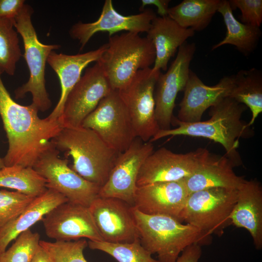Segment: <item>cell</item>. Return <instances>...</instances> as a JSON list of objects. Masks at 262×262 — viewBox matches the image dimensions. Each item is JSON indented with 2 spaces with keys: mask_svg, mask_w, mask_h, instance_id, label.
I'll return each mask as SVG.
<instances>
[{
  "mask_svg": "<svg viewBox=\"0 0 262 262\" xmlns=\"http://www.w3.org/2000/svg\"><path fill=\"white\" fill-rule=\"evenodd\" d=\"M2 73L0 70V116L8 142L3 163L6 166L33 167L63 127L59 120L40 118L33 103L16 102L3 83Z\"/></svg>",
  "mask_w": 262,
  "mask_h": 262,
  "instance_id": "6da1fadb",
  "label": "cell"
},
{
  "mask_svg": "<svg viewBox=\"0 0 262 262\" xmlns=\"http://www.w3.org/2000/svg\"><path fill=\"white\" fill-rule=\"evenodd\" d=\"M247 107L230 97L222 99L210 107V118L204 121L185 123L173 116L174 129L160 130L149 141L152 143L168 136L185 135L209 139L219 143L226 151L225 156L235 166L242 164L237 150L240 138H248L254 134L248 123L242 120Z\"/></svg>",
  "mask_w": 262,
  "mask_h": 262,
  "instance_id": "7a4b0ae2",
  "label": "cell"
},
{
  "mask_svg": "<svg viewBox=\"0 0 262 262\" xmlns=\"http://www.w3.org/2000/svg\"><path fill=\"white\" fill-rule=\"evenodd\" d=\"M132 213L141 245L159 262H176L188 246L210 244L211 235L171 216L147 214L133 207Z\"/></svg>",
  "mask_w": 262,
  "mask_h": 262,
  "instance_id": "3957f363",
  "label": "cell"
},
{
  "mask_svg": "<svg viewBox=\"0 0 262 262\" xmlns=\"http://www.w3.org/2000/svg\"><path fill=\"white\" fill-rule=\"evenodd\" d=\"M51 142L71 156V168L87 181L102 187L120 153L108 147L92 130L79 126L63 127Z\"/></svg>",
  "mask_w": 262,
  "mask_h": 262,
  "instance_id": "277c9868",
  "label": "cell"
},
{
  "mask_svg": "<svg viewBox=\"0 0 262 262\" xmlns=\"http://www.w3.org/2000/svg\"><path fill=\"white\" fill-rule=\"evenodd\" d=\"M107 47L97 61L112 90L125 86L138 71L150 67L156 59L153 43L139 33L127 32L109 36Z\"/></svg>",
  "mask_w": 262,
  "mask_h": 262,
  "instance_id": "5b68a950",
  "label": "cell"
},
{
  "mask_svg": "<svg viewBox=\"0 0 262 262\" xmlns=\"http://www.w3.org/2000/svg\"><path fill=\"white\" fill-rule=\"evenodd\" d=\"M33 10L25 4L14 20V26L23 39V57L28 66V81L15 91L16 99L23 98L28 93L32 96V103L38 111L45 112L51 106V101L46 88L45 69L49 55L58 49V44H44L41 42L32 21Z\"/></svg>",
  "mask_w": 262,
  "mask_h": 262,
  "instance_id": "8992f818",
  "label": "cell"
},
{
  "mask_svg": "<svg viewBox=\"0 0 262 262\" xmlns=\"http://www.w3.org/2000/svg\"><path fill=\"white\" fill-rule=\"evenodd\" d=\"M237 189L212 188L189 194L180 221L211 235L221 232L229 223Z\"/></svg>",
  "mask_w": 262,
  "mask_h": 262,
  "instance_id": "52a82bcc",
  "label": "cell"
},
{
  "mask_svg": "<svg viewBox=\"0 0 262 262\" xmlns=\"http://www.w3.org/2000/svg\"><path fill=\"white\" fill-rule=\"evenodd\" d=\"M161 73L148 67L139 70L117 90L129 112L136 137L148 142L160 130L155 115L154 91Z\"/></svg>",
  "mask_w": 262,
  "mask_h": 262,
  "instance_id": "ba28073f",
  "label": "cell"
},
{
  "mask_svg": "<svg viewBox=\"0 0 262 262\" xmlns=\"http://www.w3.org/2000/svg\"><path fill=\"white\" fill-rule=\"evenodd\" d=\"M59 154L52 143L33 168L46 180L47 188L63 195L67 202L89 207L98 196L100 187L77 173L68 165V160L60 158Z\"/></svg>",
  "mask_w": 262,
  "mask_h": 262,
  "instance_id": "9c48e42d",
  "label": "cell"
},
{
  "mask_svg": "<svg viewBox=\"0 0 262 262\" xmlns=\"http://www.w3.org/2000/svg\"><path fill=\"white\" fill-rule=\"evenodd\" d=\"M81 126L93 130L118 153L125 151L136 138L129 112L117 90H112L103 98Z\"/></svg>",
  "mask_w": 262,
  "mask_h": 262,
  "instance_id": "30bf717a",
  "label": "cell"
},
{
  "mask_svg": "<svg viewBox=\"0 0 262 262\" xmlns=\"http://www.w3.org/2000/svg\"><path fill=\"white\" fill-rule=\"evenodd\" d=\"M112 90L99 64L87 68L67 96L59 119L63 127H77Z\"/></svg>",
  "mask_w": 262,
  "mask_h": 262,
  "instance_id": "8fae6325",
  "label": "cell"
},
{
  "mask_svg": "<svg viewBox=\"0 0 262 262\" xmlns=\"http://www.w3.org/2000/svg\"><path fill=\"white\" fill-rule=\"evenodd\" d=\"M196 49L194 43L183 44L179 48L167 71L161 73L157 81L154 91L155 115L160 130L171 129L176 97L179 92L184 89Z\"/></svg>",
  "mask_w": 262,
  "mask_h": 262,
  "instance_id": "7c38bea8",
  "label": "cell"
},
{
  "mask_svg": "<svg viewBox=\"0 0 262 262\" xmlns=\"http://www.w3.org/2000/svg\"><path fill=\"white\" fill-rule=\"evenodd\" d=\"M203 148L186 153H176L161 147L150 154L142 165L137 187L178 181L192 175L209 153Z\"/></svg>",
  "mask_w": 262,
  "mask_h": 262,
  "instance_id": "4fadbf2b",
  "label": "cell"
},
{
  "mask_svg": "<svg viewBox=\"0 0 262 262\" xmlns=\"http://www.w3.org/2000/svg\"><path fill=\"white\" fill-rule=\"evenodd\" d=\"M153 148L149 141L135 138L130 146L119 154L107 181L100 188L98 196L118 198L133 207L138 173Z\"/></svg>",
  "mask_w": 262,
  "mask_h": 262,
  "instance_id": "5bb4252c",
  "label": "cell"
},
{
  "mask_svg": "<svg viewBox=\"0 0 262 262\" xmlns=\"http://www.w3.org/2000/svg\"><path fill=\"white\" fill-rule=\"evenodd\" d=\"M41 221L47 236L56 241L83 238L103 241L88 207L66 202L47 213Z\"/></svg>",
  "mask_w": 262,
  "mask_h": 262,
  "instance_id": "9a60e30c",
  "label": "cell"
},
{
  "mask_svg": "<svg viewBox=\"0 0 262 262\" xmlns=\"http://www.w3.org/2000/svg\"><path fill=\"white\" fill-rule=\"evenodd\" d=\"M103 241L131 243L139 239L132 206L118 198L98 196L89 207Z\"/></svg>",
  "mask_w": 262,
  "mask_h": 262,
  "instance_id": "2e32d148",
  "label": "cell"
},
{
  "mask_svg": "<svg viewBox=\"0 0 262 262\" xmlns=\"http://www.w3.org/2000/svg\"><path fill=\"white\" fill-rule=\"evenodd\" d=\"M156 16L150 9L143 10L139 14L123 16L115 10L112 0H106L98 20L91 23L78 22L71 27L69 34L79 41L80 50H82L90 39L99 32H107L109 36L121 31L138 33H147Z\"/></svg>",
  "mask_w": 262,
  "mask_h": 262,
  "instance_id": "e0dca14e",
  "label": "cell"
},
{
  "mask_svg": "<svg viewBox=\"0 0 262 262\" xmlns=\"http://www.w3.org/2000/svg\"><path fill=\"white\" fill-rule=\"evenodd\" d=\"M234 84L233 75L224 76L215 85L208 86L190 70L177 118L185 123L200 121L207 109L229 97Z\"/></svg>",
  "mask_w": 262,
  "mask_h": 262,
  "instance_id": "ac0fdd59",
  "label": "cell"
},
{
  "mask_svg": "<svg viewBox=\"0 0 262 262\" xmlns=\"http://www.w3.org/2000/svg\"><path fill=\"white\" fill-rule=\"evenodd\" d=\"M188 195L182 179L156 182L137 187L133 207L146 214L166 215L180 221Z\"/></svg>",
  "mask_w": 262,
  "mask_h": 262,
  "instance_id": "d6986e66",
  "label": "cell"
},
{
  "mask_svg": "<svg viewBox=\"0 0 262 262\" xmlns=\"http://www.w3.org/2000/svg\"><path fill=\"white\" fill-rule=\"evenodd\" d=\"M107 47V44H105L95 50L75 55L57 53L55 51L50 52L47 63L59 79L61 92L56 106L48 118L53 120L60 118L66 98L81 78L82 70L90 63L97 62Z\"/></svg>",
  "mask_w": 262,
  "mask_h": 262,
  "instance_id": "ffe728a7",
  "label": "cell"
},
{
  "mask_svg": "<svg viewBox=\"0 0 262 262\" xmlns=\"http://www.w3.org/2000/svg\"><path fill=\"white\" fill-rule=\"evenodd\" d=\"M230 223L246 229L257 249L262 248V188L256 180H245L237 189V199L229 216Z\"/></svg>",
  "mask_w": 262,
  "mask_h": 262,
  "instance_id": "44dd1931",
  "label": "cell"
},
{
  "mask_svg": "<svg viewBox=\"0 0 262 262\" xmlns=\"http://www.w3.org/2000/svg\"><path fill=\"white\" fill-rule=\"evenodd\" d=\"M234 166L225 155L209 152L196 171L182 180L189 194L212 188L238 189L246 180L235 174Z\"/></svg>",
  "mask_w": 262,
  "mask_h": 262,
  "instance_id": "7402d4cb",
  "label": "cell"
},
{
  "mask_svg": "<svg viewBox=\"0 0 262 262\" xmlns=\"http://www.w3.org/2000/svg\"><path fill=\"white\" fill-rule=\"evenodd\" d=\"M147 33L156 51L152 69L160 71L167 70L169 61L177 49L195 34L193 30L180 26L168 16H156Z\"/></svg>",
  "mask_w": 262,
  "mask_h": 262,
  "instance_id": "603a6c76",
  "label": "cell"
},
{
  "mask_svg": "<svg viewBox=\"0 0 262 262\" xmlns=\"http://www.w3.org/2000/svg\"><path fill=\"white\" fill-rule=\"evenodd\" d=\"M67 201L63 195L49 188L34 197L21 213L0 229V255L20 233L42 220L54 208Z\"/></svg>",
  "mask_w": 262,
  "mask_h": 262,
  "instance_id": "cb8c5ba5",
  "label": "cell"
},
{
  "mask_svg": "<svg viewBox=\"0 0 262 262\" xmlns=\"http://www.w3.org/2000/svg\"><path fill=\"white\" fill-rule=\"evenodd\" d=\"M229 0H221L217 12L223 16L227 28L224 38L213 45V50L225 45H231L244 55L247 56L256 48L261 37L260 28L244 24L234 17Z\"/></svg>",
  "mask_w": 262,
  "mask_h": 262,
  "instance_id": "d4e9b609",
  "label": "cell"
},
{
  "mask_svg": "<svg viewBox=\"0 0 262 262\" xmlns=\"http://www.w3.org/2000/svg\"><path fill=\"white\" fill-rule=\"evenodd\" d=\"M221 0H184L168 9L167 16L180 26L201 31L217 12Z\"/></svg>",
  "mask_w": 262,
  "mask_h": 262,
  "instance_id": "484cf974",
  "label": "cell"
},
{
  "mask_svg": "<svg viewBox=\"0 0 262 262\" xmlns=\"http://www.w3.org/2000/svg\"><path fill=\"white\" fill-rule=\"evenodd\" d=\"M234 76V84L229 97L248 107L251 118L247 123L251 127L262 112V74L252 68L241 70Z\"/></svg>",
  "mask_w": 262,
  "mask_h": 262,
  "instance_id": "4316f807",
  "label": "cell"
},
{
  "mask_svg": "<svg viewBox=\"0 0 262 262\" xmlns=\"http://www.w3.org/2000/svg\"><path fill=\"white\" fill-rule=\"evenodd\" d=\"M0 187L14 189L34 197L48 189L46 180L33 167L19 165L4 166L0 169Z\"/></svg>",
  "mask_w": 262,
  "mask_h": 262,
  "instance_id": "83f0119b",
  "label": "cell"
},
{
  "mask_svg": "<svg viewBox=\"0 0 262 262\" xmlns=\"http://www.w3.org/2000/svg\"><path fill=\"white\" fill-rule=\"evenodd\" d=\"M21 56L18 33L14 26V20L0 19V70L13 76L16 63Z\"/></svg>",
  "mask_w": 262,
  "mask_h": 262,
  "instance_id": "f1b7e54d",
  "label": "cell"
},
{
  "mask_svg": "<svg viewBox=\"0 0 262 262\" xmlns=\"http://www.w3.org/2000/svg\"><path fill=\"white\" fill-rule=\"evenodd\" d=\"M87 242L90 249L104 252L118 262H159L142 246L139 239L127 243L90 240Z\"/></svg>",
  "mask_w": 262,
  "mask_h": 262,
  "instance_id": "f546056e",
  "label": "cell"
},
{
  "mask_svg": "<svg viewBox=\"0 0 262 262\" xmlns=\"http://www.w3.org/2000/svg\"><path fill=\"white\" fill-rule=\"evenodd\" d=\"M39 245L52 262H88L83 255V250L88 246L85 239L52 242L40 240Z\"/></svg>",
  "mask_w": 262,
  "mask_h": 262,
  "instance_id": "4dcf8cb0",
  "label": "cell"
},
{
  "mask_svg": "<svg viewBox=\"0 0 262 262\" xmlns=\"http://www.w3.org/2000/svg\"><path fill=\"white\" fill-rule=\"evenodd\" d=\"M40 235L29 229L20 233L12 245L0 255V262H31L40 246Z\"/></svg>",
  "mask_w": 262,
  "mask_h": 262,
  "instance_id": "1f68e13d",
  "label": "cell"
},
{
  "mask_svg": "<svg viewBox=\"0 0 262 262\" xmlns=\"http://www.w3.org/2000/svg\"><path fill=\"white\" fill-rule=\"evenodd\" d=\"M34 198L18 191L0 190V229L16 218Z\"/></svg>",
  "mask_w": 262,
  "mask_h": 262,
  "instance_id": "d6a6232c",
  "label": "cell"
},
{
  "mask_svg": "<svg viewBox=\"0 0 262 262\" xmlns=\"http://www.w3.org/2000/svg\"><path fill=\"white\" fill-rule=\"evenodd\" d=\"M232 10L238 8L241 12V22L260 28L262 23V0H229Z\"/></svg>",
  "mask_w": 262,
  "mask_h": 262,
  "instance_id": "836d02e7",
  "label": "cell"
},
{
  "mask_svg": "<svg viewBox=\"0 0 262 262\" xmlns=\"http://www.w3.org/2000/svg\"><path fill=\"white\" fill-rule=\"evenodd\" d=\"M25 4L24 0H0V19L14 20Z\"/></svg>",
  "mask_w": 262,
  "mask_h": 262,
  "instance_id": "e575fe53",
  "label": "cell"
},
{
  "mask_svg": "<svg viewBox=\"0 0 262 262\" xmlns=\"http://www.w3.org/2000/svg\"><path fill=\"white\" fill-rule=\"evenodd\" d=\"M201 255V246L194 244L187 247L181 253L176 262H199Z\"/></svg>",
  "mask_w": 262,
  "mask_h": 262,
  "instance_id": "d590c367",
  "label": "cell"
},
{
  "mask_svg": "<svg viewBox=\"0 0 262 262\" xmlns=\"http://www.w3.org/2000/svg\"><path fill=\"white\" fill-rule=\"evenodd\" d=\"M169 2V0H142L140 9L142 11L146 6L154 5L156 6L158 14L161 16H167Z\"/></svg>",
  "mask_w": 262,
  "mask_h": 262,
  "instance_id": "8d00e7d4",
  "label": "cell"
},
{
  "mask_svg": "<svg viewBox=\"0 0 262 262\" xmlns=\"http://www.w3.org/2000/svg\"><path fill=\"white\" fill-rule=\"evenodd\" d=\"M31 262H52L47 251L40 246L37 249Z\"/></svg>",
  "mask_w": 262,
  "mask_h": 262,
  "instance_id": "74e56055",
  "label": "cell"
},
{
  "mask_svg": "<svg viewBox=\"0 0 262 262\" xmlns=\"http://www.w3.org/2000/svg\"><path fill=\"white\" fill-rule=\"evenodd\" d=\"M4 166L2 158H0V169L3 167Z\"/></svg>",
  "mask_w": 262,
  "mask_h": 262,
  "instance_id": "f35d334b",
  "label": "cell"
}]
</instances>
